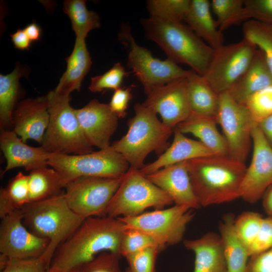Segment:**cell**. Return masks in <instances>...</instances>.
I'll list each match as a JSON object with an SVG mask.
<instances>
[{"mask_svg": "<svg viewBox=\"0 0 272 272\" xmlns=\"http://www.w3.org/2000/svg\"><path fill=\"white\" fill-rule=\"evenodd\" d=\"M125 224L118 218L85 219L55 251L49 268L67 271L79 268L104 252L120 254Z\"/></svg>", "mask_w": 272, "mask_h": 272, "instance_id": "6da1fadb", "label": "cell"}, {"mask_svg": "<svg viewBox=\"0 0 272 272\" xmlns=\"http://www.w3.org/2000/svg\"><path fill=\"white\" fill-rule=\"evenodd\" d=\"M190 182L201 207L240 198L247 167L229 156L215 155L186 161Z\"/></svg>", "mask_w": 272, "mask_h": 272, "instance_id": "7a4b0ae2", "label": "cell"}, {"mask_svg": "<svg viewBox=\"0 0 272 272\" xmlns=\"http://www.w3.org/2000/svg\"><path fill=\"white\" fill-rule=\"evenodd\" d=\"M147 37L157 44L167 58L185 64L201 76L206 73L215 49L182 22L150 17L142 21Z\"/></svg>", "mask_w": 272, "mask_h": 272, "instance_id": "3957f363", "label": "cell"}, {"mask_svg": "<svg viewBox=\"0 0 272 272\" xmlns=\"http://www.w3.org/2000/svg\"><path fill=\"white\" fill-rule=\"evenodd\" d=\"M21 212L25 226L34 234L49 240L47 249L41 257L49 266L58 247L85 220L70 208L64 192L29 203L21 209Z\"/></svg>", "mask_w": 272, "mask_h": 272, "instance_id": "277c9868", "label": "cell"}, {"mask_svg": "<svg viewBox=\"0 0 272 272\" xmlns=\"http://www.w3.org/2000/svg\"><path fill=\"white\" fill-rule=\"evenodd\" d=\"M134 116L127 122L126 133L111 146L130 167L141 169L150 153L155 152L161 155L168 148V141L173 130L164 124L156 113L143 104L134 105Z\"/></svg>", "mask_w": 272, "mask_h": 272, "instance_id": "5b68a950", "label": "cell"}, {"mask_svg": "<svg viewBox=\"0 0 272 272\" xmlns=\"http://www.w3.org/2000/svg\"><path fill=\"white\" fill-rule=\"evenodd\" d=\"M49 121L41 147L50 154L79 155L93 152L70 105L71 96L50 91L46 96Z\"/></svg>", "mask_w": 272, "mask_h": 272, "instance_id": "8992f818", "label": "cell"}, {"mask_svg": "<svg viewBox=\"0 0 272 272\" xmlns=\"http://www.w3.org/2000/svg\"><path fill=\"white\" fill-rule=\"evenodd\" d=\"M173 203L171 197L140 169L129 167L109 203L107 216L132 217L144 213L148 208L162 209Z\"/></svg>", "mask_w": 272, "mask_h": 272, "instance_id": "52a82bcc", "label": "cell"}, {"mask_svg": "<svg viewBox=\"0 0 272 272\" xmlns=\"http://www.w3.org/2000/svg\"><path fill=\"white\" fill-rule=\"evenodd\" d=\"M47 165L58 172L64 188L81 177H121L130 167L111 145L106 149L84 154H51Z\"/></svg>", "mask_w": 272, "mask_h": 272, "instance_id": "ba28073f", "label": "cell"}, {"mask_svg": "<svg viewBox=\"0 0 272 272\" xmlns=\"http://www.w3.org/2000/svg\"><path fill=\"white\" fill-rule=\"evenodd\" d=\"M123 176L119 178L85 176L73 180L64 188L69 206L84 219L107 216L109 203Z\"/></svg>", "mask_w": 272, "mask_h": 272, "instance_id": "9c48e42d", "label": "cell"}, {"mask_svg": "<svg viewBox=\"0 0 272 272\" xmlns=\"http://www.w3.org/2000/svg\"><path fill=\"white\" fill-rule=\"evenodd\" d=\"M257 49L245 38L222 45L215 49L203 77L219 95L228 92L248 68Z\"/></svg>", "mask_w": 272, "mask_h": 272, "instance_id": "30bf717a", "label": "cell"}, {"mask_svg": "<svg viewBox=\"0 0 272 272\" xmlns=\"http://www.w3.org/2000/svg\"><path fill=\"white\" fill-rule=\"evenodd\" d=\"M217 119L227 142L228 156L245 163L252 143V130L257 126L248 108L229 92H224L219 95Z\"/></svg>", "mask_w": 272, "mask_h": 272, "instance_id": "8fae6325", "label": "cell"}, {"mask_svg": "<svg viewBox=\"0 0 272 272\" xmlns=\"http://www.w3.org/2000/svg\"><path fill=\"white\" fill-rule=\"evenodd\" d=\"M194 216L192 210L175 205L134 217L118 218L125 227L144 232L166 246L176 244L182 240L187 225Z\"/></svg>", "mask_w": 272, "mask_h": 272, "instance_id": "7c38bea8", "label": "cell"}, {"mask_svg": "<svg viewBox=\"0 0 272 272\" xmlns=\"http://www.w3.org/2000/svg\"><path fill=\"white\" fill-rule=\"evenodd\" d=\"M121 34L129 48L127 65L142 84L146 95L153 88L186 78L191 72L168 58L162 60L154 57L149 50L136 43L127 28Z\"/></svg>", "mask_w": 272, "mask_h": 272, "instance_id": "4fadbf2b", "label": "cell"}, {"mask_svg": "<svg viewBox=\"0 0 272 272\" xmlns=\"http://www.w3.org/2000/svg\"><path fill=\"white\" fill-rule=\"evenodd\" d=\"M0 252L10 258L42 256L49 244L47 239L33 233L24 225L21 210L1 218Z\"/></svg>", "mask_w": 272, "mask_h": 272, "instance_id": "5bb4252c", "label": "cell"}, {"mask_svg": "<svg viewBox=\"0 0 272 272\" xmlns=\"http://www.w3.org/2000/svg\"><path fill=\"white\" fill-rule=\"evenodd\" d=\"M253 153L251 161L243 179L240 197L254 203L272 184V148L258 126L252 131Z\"/></svg>", "mask_w": 272, "mask_h": 272, "instance_id": "9a60e30c", "label": "cell"}, {"mask_svg": "<svg viewBox=\"0 0 272 272\" xmlns=\"http://www.w3.org/2000/svg\"><path fill=\"white\" fill-rule=\"evenodd\" d=\"M142 104L159 114L164 124L174 130L191 113L187 93L186 77L153 88Z\"/></svg>", "mask_w": 272, "mask_h": 272, "instance_id": "2e32d148", "label": "cell"}, {"mask_svg": "<svg viewBox=\"0 0 272 272\" xmlns=\"http://www.w3.org/2000/svg\"><path fill=\"white\" fill-rule=\"evenodd\" d=\"M81 127L88 142L100 150L111 146L110 140L118 126V117L108 104L93 99L85 106L75 109Z\"/></svg>", "mask_w": 272, "mask_h": 272, "instance_id": "e0dca14e", "label": "cell"}, {"mask_svg": "<svg viewBox=\"0 0 272 272\" xmlns=\"http://www.w3.org/2000/svg\"><path fill=\"white\" fill-rule=\"evenodd\" d=\"M49 121L46 97L22 100L13 114V130L25 143L29 140L41 144Z\"/></svg>", "mask_w": 272, "mask_h": 272, "instance_id": "ac0fdd59", "label": "cell"}, {"mask_svg": "<svg viewBox=\"0 0 272 272\" xmlns=\"http://www.w3.org/2000/svg\"><path fill=\"white\" fill-rule=\"evenodd\" d=\"M186 161L166 166L145 176L167 193L175 205L198 209L201 206L192 187Z\"/></svg>", "mask_w": 272, "mask_h": 272, "instance_id": "d6986e66", "label": "cell"}, {"mask_svg": "<svg viewBox=\"0 0 272 272\" xmlns=\"http://www.w3.org/2000/svg\"><path fill=\"white\" fill-rule=\"evenodd\" d=\"M18 137L13 130L1 129L0 147L7 163L4 173L18 167L30 172L48 166L51 154L41 146L34 147L26 145Z\"/></svg>", "mask_w": 272, "mask_h": 272, "instance_id": "ffe728a7", "label": "cell"}, {"mask_svg": "<svg viewBox=\"0 0 272 272\" xmlns=\"http://www.w3.org/2000/svg\"><path fill=\"white\" fill-rule=\"evenodd\" d=\"M173 133V142L168 148L156 160L140 169L144 175L183 161L216 155L200 141L187 138L175 128Z\"/></svg>", "mask_w": 272, "mask_h": 272, "instance_id": "44dd1931", "label": "cell"}, {"mask_svg": "<svg viewBox=\"0 0 272 272\" xmlns=\"http://www.w3.org/2000/svg\"><path fill=\"white\" fill-rule=\"evenodd\" d=\"M184 246L195 255L193 272H227V263L219 235L209 232L201 237L185 240Z\"/></svg>", "mask_w": 272, "mask_h": 272, "instance_id": "7402d4cb", "label": "cell"}, {"mask_svg": "<svg viewBox=\"0 0 272 272\" xmlns=\"http://www.w3.org/2000/svg\"><path fill=\"white\" fill-rule=\"evenodd\" d=\"M272 86V74L261 50L257 49L250 65L228 91L237 102L245 104L254 94Z\"/></svg>", "mask_w": 272, "mask_h": 272, "instance_id": "603a6c76", "label": "cell"}, {"mask_svg": "<svg viewBox=\"0 0 272 272\" xmlns=\"http://www.w3.org/2000/svg\"><path fill=\"white\" fill-rule=\"evenodd\" d=\"M65 59L66 69L53 91L58 95L71 96L74 91H80L82 82L92 63L85 38L76 37L73 51Z\"/></svg>", "mask_w": 272, "mask_h": 272, "instance_id": "cb8c5ba5", "label": "cell"}, {"mask_svg": "<svg viewBox=\"0 0 272 272\" xmlns=\"http://www.w3.org/2000/svg\"><path fill=\"white\" fill-rule=\"evenodd\" d=\"M217 117L191 113L175 127L181 133H190L216 155L228 156L227 142L217 127Z\"/></svg>", "mask_w": 272, "mask_h": 272, "instance_id": "d4e9b609", "label": "cell"}, {"mask_svg": "<svg viewBox=\"0 0 272 272\" xmlns=\"http://www.w3.org/2000/svg\"><path fill=\"white\" fill-rule=\"evenodd\" d=\"M184 21L196 35L213 49L223 45L222 32L212 16L209 1L191 0Z\"/></svg>", "mask_w": 272, "mask_h": 272, "instance_id": "484cf974", "label": "cell"}, {"mask_svg": "<svg viewBox=\"0 0 272 272\" xmlns=\"http://www.w3.org/2000/svg\"><path fill=\"white\" fill-rule=\"evenodd\" d=\"M233 214L225 215L219 224L227 272H247L248 248L236 233Z\"/></svg>", "mask_w": 272, "mask_h": 272, "instance_id": "4316f807", "label": "cell"}, {"mask_svg": "<svg viewBox=\"0 0 272 272\" xmlns=\"http://www.w3.org/2000/svg\"><path fill=\"white\" fill-rule=\"evenodd\" d=\"M186 87L191 113L217 117L219 95L203 76L192 70L186 77Z\"/></svg>", "mask_w": 272, "mask_h": 272, "instance_id": "83f0119b", "label": "cell"}, {"mask_svg": "<svg viewBox=\"0 0 272 272\" xmlns=\"http://www.w3.org/2000/svg\"><path fill=\"white\" fill-rule=\"evenodd\" d=\"M29 203L44 200L61 194L64 186L58 172L48 166L30 172Z\"/></svg>", "mask_w": 272, "mask_h": 272, "instance_id": "f1b7e54d", "label": "cell"}, {"mask_svg": "<svg viewBox=\"0 0 272 272\" xmlns=\"http://www.w3.org/2000/svg\"><path fill=\"white\" fill-rule=\"evenodd\" d=\"M29 203V176L20 172L0 190V217L21 210Z\"/></svg>", "mask_w": 272, "mask_h": 272, "instance_id": "f546056e", "label": "cell"}, {"mask_svg": "<svg viewBox=\"0 0 272 272\" xmlns=\"http://www.w3.org/2000/svg\"><path fill=\"white\" fill-rule=\"evenodd\" d=\"M24 71L17 66L12 73L0 75V127L8 129L12 126V118L18 95L19 82L23 76Z\"/></svg>", "mask_w": 272, "mask_h": 272, "instance_id": "4dcf8cb0", "label": "cell"}, {"mask_svg": "<svg viewBox=\"0 0 272 272\" xmlns=\"http://www.w3.org/2000/svg\"><path fill=\"white\" fill-rule=\"evenodd\" d=\"M85 0H65L63 11L70 18L76 37L86 38L91 30L98 28L101 23L99 15L89 11Z\"/></svg>", "mask_w": 272, "mask_h": 272, "instance_id": "1f68e13d", "label": "cell"}, {"mask_svg": "<svg viewBox=\"0 0 272 272\" xmlns=\"http://www.w3.org/2000/svg\"><path fill=\"white\" fill-rule=\"evenodd\" d=\"M242 31L244 38L262 51L272 74V24L249 20L244 23Z\"/></svg>", "mask_w": 272, "mask_h": 272, "instance_id": "d6a6232c", "label": "cell"}, {"mask_svg": "<svg viewBox=\"0 0 272 272\" xmlns=\"http://www.w3.org/2000/svg\"><path fill=\"white\" fill-rule=\"evenodd\" d=\"M191 0H149L147 2L150 17L182 22L189 10Z\"/></svg>", "mask_w": 272, "mask_h": 272, "instance_id": "836d02e7", "label": "cell"}, {"mask_svg": "<svg viewBox=\"0 0 272 272\" xmlns=\"http://www.w3.org/2000/svg\"><path fill=\"white\" fill-rule=\"evenodd\" d=\"M210 4L220 31L237 25L238 17L243 9L244 0H212Z\"/></svg>", "mask_w": 272, "mask_h": 272, "instance_id": "e575fe53", "label": "cell"}, {"mask_svg": "<svg viewBox=\"0 0 272 272\" xmlns=\"http://www.w3.org/2000/svg\"><path fill=\"white\" fill-rule=\"evenodd\" d=\"M155 246L165 247L144 232L125 227L121 240L120 254L125 257L129 254Z\"/></svg>", "mask_w": 272, "mask_h": 272, "instance_id": "d590c367", "label": "cell"}, {"mask_svg": "<svg viewBox=\"0 0 272 272\" xmlns=\"http://www.w3.org/2000/svg\"><path fill=\"white\" fill-rule=\"evenodd\" d=\"M262 219L258 213L247 211L234 220L235 230L248 250L257 235Z\"/></svg>", "mask_w": 272, "mask_h": 272, "instance_id": "8d00e7d4", "label": "cell"}, {"mask_svg": "<svg viewBox=\"0 0 272 272\" xmlns=\"http://www.w3.org/2000/svg\"><path fill=\"white\" fill-rule=\"evenodd\" d=\"M127 75L123 66L117 62L103 74L91 78L89 89L94 93L108 89L116 90L121 88L122 81Z\"/></svg>", "mask_w": 272, "mask_h": 272, "instance_id": "74e56055", "label": "cell"}, {"mask_svg": "<svg viewBox=\"0 0 272 272\" xmlns=\"http://www.w3.org/2000/svg\"><path fill=\"white\" fill-rule=\"evenodd\" d=\"M244 105L258 125L261 121L272 114V86L253 95Z\"/></svg>", "mask_w": 272, "mask_h": 272, "instance_id": "f35d334b", "label": "cell"}, {"mask_svg": "<svg viewBox=\"0 0 272 272\" xmlns=\"http://www.w3.org/2000/svg\"><path fill=\"white\" fill-rule=\"evenodd\" d=\"M165 247L162 246H152L125 257L130 271L155 272L157 256Z\"/></svg>", "mask_w": 272, "mask_h": 272, "instance_id": "ab89813d", "label": "cell"}, {"mask_svg": "<svg viewBox=\"0 0 272 272\" xmlns=\"http://www.w3.org/2000/svg\"><path fill=\"white\" fill-rule=\"evenodd\" d=\"M250 19L272 24V0H244L239 23Z\"/></svg>", "mask_w": 272, "mask_h": 272, "instance_id": "60d3db41", "label": "cell"}, {"mask_svg": "<svg viewBox=\"0 0 272 272\" xmlns=\"http://www.w3.org/2000/svg\"><path fill=\"white\" fill-rule=\"evenodd\" d=\"M120 255L104 252L79 268V272H122L120 267Z\"/></svg>", "mask_w": 272, "mask_h": 272, "instance_id": "b9f144b4", "label": "cell"}, {"mask_svg": "<svg viewBox=\"0 0 272 272\" xmlns=\"http://www.w3.org/2000/svg\"><path fill=\"white\" fill-rule=\"evenodd\" d=\"M49 265L41 256L37 258H10L1 272H46Z\"/></svg>", "mask_w": 272, "mask_h": 272, "instance_id": "7bdbcfd3", "label": "cell"}, {"mask_svg": "<svg viewBox=\"0 0 272 272\" xmlns=\"http://www.w3.org/2000/svg\"><path fill=\"white\" fill-rule=\"evenodd\" d=\"M272 248V217L263 218L257 235L249 248V256H252Z\"/></svg>", "mask_w": 272, "mask_h": 272, "instance_id": "ee69618b", "label": "cell"}, {"mask_svg": "<svg viewBox=\"0 0 272 272\" xmlns=\"http://www.w3.org/2000/svg\"><path fill=\"white\" fill-rule=\"evenodd\" d=\"M133 86L120 88L114 90L109 105L112 111L118 117L126 116L128 103L132 98Z\"/></svg>", "mask_w": 272, "mask_h": 272, "instance_id": "f6af8a7d", "label": "cell"}, {"mask_svg": "<svg viewBox=\"0 0 272 272\" xmlns=\"http://www.w3.org/2000/svg\"><path fill=\"white\" fill-rule=\"evenodd\" d=\"M247 272H272V248L250 257Z\"/></svg>", "mask_w": 272, "mask_h": 272, "instance_id": "bcb514c9", "label": "cell"}, {"mask_svg": "<svg viewBox=\"0 0 272 272\" xmlns=\"http://www.w3.org/2000/svg\"><path fill=\"white\" fill-rule=\"evenodd\" d=\"M11 37L16 48L20 50L29 49L31 42L23 29H18L11 35Z\"/></svg>", "mask_w": 272, "mask_h": 272, "instance_id": "7dc6e473", "label": "cell"}, {"mask_svg": "<svg viewBox=\"0 0 272 272\" xmlns=\"http://www.w3.org/2000/svg\"><path fill=\"white\" fill-rule=\"evenodd\" d=\"M257 126L272 148V114L261 121Z\"/></svg>", "mask_w": 272, "mask_h": 272, "instance_id": "c3c4849f", "label": "cell"}, {"mask_svg": "<svg viewBox=\"0 0 272 272\" xmlns=\"http://www.w3.org/2000/svg\"><path fill=\"white\" fill-rule=\"evenodd\" d=\"M23 30L31 42L39 40L41 30L36 23L33 22L28 25Z\"/></svg>", "mask_w": 272, "mask_h": 272, "instance_id": "681fc988", "label": "cell"}, {"mask_svg": "<svg viewBox=\"0 0 272 272\" xmlns=\"http://www.w3.org/2000/svg\"><path fill=\"white\" fill-rule=\"evenodd\" d=\"M261 198L265 212L268 217H272V184L266 189Z\"/></svg>", "mask_w": 272, "mask_h": 272, "instance_id": "f907efd6", "label": "cell"}, {"mask_svg": "<svg viewBox=\"0 0 272 272\" xmlns=\"http://www.w3.org/2000/svg\"><path fill=\"white\" fill-rule=\"evenodd\" d=\"M10 258L7 255L1 253L0 254V269L2 271L6 266Z\"/></svg>", "mask_w": 272, "mask_h": 272, "instance_id": "816d5d0a", "label": "cell"}, {"mask_svg": "<svg viewBox=\"0 0 272 272\" xmlns=\"http://www.w3.org/2000/svg\"><path fill=\"white\" fill-rule=\"evenodd\" d=\"M46 272H79V268L73 270H67V271H61V270H53L50 268H48Z\"/></svg>", "mask_w": 272, "mask_h": 272, "instance_id": "f5cc1de1", "label": "cell"}, {"mask_svg": "<svg viewBox=\"0 0 272 272\" xmlns=\"http://www.w3.org/2000/svg\"><path fill=\"white\" fill-rule=\"evenodd\" d=\"M124 272H130V270H129V269L128 268L127 269H126L125 270V271Z\"/></svg>", "mask_w": 272, "mask_h": 272, "instance_id": "db71d44e", "label": "cell"}]
</instances>
